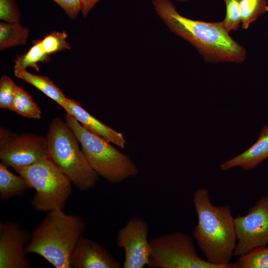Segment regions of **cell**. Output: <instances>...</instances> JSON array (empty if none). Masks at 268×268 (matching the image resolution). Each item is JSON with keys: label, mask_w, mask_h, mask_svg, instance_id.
<instances>
[{"label": "cell", "mask_w": 268, "mask_h": 268, "mask_svg": "<svg viewBox=\"0 0 268 268\" xmlns=\"http://www.w3.org/2000/svg\"><path fill=\"white\" fill-rule=\"evenodd\" d=\"M156 14L168 28L193 46L209 63H240L246 49L236 42L220 22L190 19L177 11L172 0H151Z\"/></svg>", "instance_id": "6da1fadb"}, {"label": "cell", "mask_w": 268, "mask_h": 268, "mask_svg": "<svg viewBox=\"0 0 268 268\" xmlns=\"http://www.w3.org/2000/svg\"><path fill=\"white\" fill-rule=\"evenodd\" d=\"M193 202L198 216L193 236L206 260L226 268H236L234 263L230 262L237 243L230 206L213 205L204 188L195 192Z\"/></svg>", "instance_id": "7a4b0ae2"}, {"label": "cell", "mask_w": 268, "mask_h": 268, "mask_svg": "<svg viewBox=\"0 0 268 268\" xmlns=\"http://www.w3.org/2000/svg\"><path fill=\"white\" fill-rule=\"evenodd\" d=\"M86 231L79 215L49 211L31 233L26 252L42 257L56 268H71V255Z\"/></svg>", "instance_id": "3957f363"}, {"label": "cell", "mask_w": 268, "mask_h": 268, "mask_svg": "<svg viewBox=\"0 0 268 268\" xmlns=\"http://www.w3.org/2000/svg\"><path fill=\"white\" fill-rule=\"evenodd\" d=\"M48 157L81 191L93 187L99 176L91 168L80 148L79 141L66 121L55 118L46 136Z\"/></svg>", "instance_id": "277c9868"}, {"label": "cell", "mask_w": 268, "mask_h": 268, "mask_svg": "<svg viewBox=\"0 0 268 268\" xmlns=\"http://www.w3.org/2000/svg\"><path fill=\"white\" fill-rule=\"evenodd\" d=\"M65 118L78 138L88 162L99 176L118 184L138 174L137 167L128 155L87 130L70 114L66 113Z\"/></svg>", "instance_id": "5b68a950"}, {"label": "cell", "mask_w": 268, "mask_h": 268, "mask_svg": "<svg viewBox=\"0 0 268 268\" xmlns=\"http://www.w3.org/2000/svg\"><path fill=\"white\" fill-rule=\"evenodd\" d=\"M12 168L35 190L31 202L34 209L48 212L64 208L72 193V183L48 157Z\"/></svg>", "instance_id": "8992f818"}, {"label": "cell", "mask_w": 268, "mask_h": 268, "mask_svg": "<svg viewBox=\"0 0 268 268\" xmlns=\"http://www.w3.org/2000/svg\"><path fill=\"white\" fill-rule=\"evenodd\" d=\"M149 268H226L211 264L197 254L193 239L188 233L177 231L150 240Z\"/></svg>", "instance_id": "52a82bcc"}, {"label": "cell", "mask_w": 268, "mask_h": 268, "mask_svg": "<svg viewBox=\"0 0 268 268\" xmlns=\"http://www.w3.org/2000/svg\"><path fill=\"white\" fill-rule=\"evenodd\" d=\"M46 137L16 134L5 128L0 130V159L7 167H24L48 157Z\"/></svg>", "instance_id": "ba28073f"}, {"label": "cell", "mask_w": 268, "mask_h": 268, "mask_svg": "<svg viewBox=\"0 0 268 268\" xmlns=\"http://www.w3.org/2000/svg\"><path fill=\"white\" fill-rule=\"evenodd\" d=\"M234 222L237 237L234 256L268 245V194L257 201L247 214L237 215Z\"/></svg>", "instance_id": "9c48e42d"}, {"label": "cell", "mask_w": 268, "mask_h": 268, "mask_svg": "<svg viewBox=\"0 0 268 268\" xmlns=\"http://www.w3.org/2000/svg\"><path fill=\"white\" fill-rule=\"evenodd\" d=\"M148 232V223L139 217L131 218L119 230L116 243L125 252L124 268H142L147 266L151 252Z\"/></svg>", "instance_id": "30bf717a"}, {"label": "cell", "mask_w": 268, "mask_h": 268, "mask_svg": "<svg viewBox=\"0 0 268 268\" xmlns=\"http://www.w3.org/2000/svg\"><path fill=\"white\" fill-rule=\"evenodd\" d=\"M31 233L18 223L5 220L0 223V268H30L26 248Z\"/></svg>", "instance_id": "8fae6325"}, {"label": "cell", "mask_w": 268, "mask_h": 268, "mask_svg": "<svg viewBox=\"0 0 268 268\" xmlns=\"http://www.w3.org/2000/svg\"><path fill=\"white\" fill-rule=\"evenodd\" d=\"M73 268H120L119 261L98 242L83 237L77 244L70 258Z\"/></svg>", "instance_id": "7c38bea8"}, {"label": "cell", "mask_w": 268, "mask_h": 268, "mask_svg": "<svg viewBox=\"0 0 268 268\" xmlns=\"http://www.w3.org/2000/svg\"><path fill=\"white\" fill-rule=\"evenodd\" d=\"M63 109L66 113L72 116L90 132L121 148L125 147L126 140L121 133L112 129L92 116L78 102L68 98L66 105Z\"/></svg>", "instance_id": "4fadbf2b"}, {"label": "cell", "mask_w": 268, "mask_h": 268, "mask_svg": "<svg viewBox=\"0 0 268 268\" xmlns=\"http://www.w3.org/2000/svg\"><path fill=\"white\" fill-rule=\"evenodd\" d=\"M268 158V124L261 130L256 141L248 149L237 156L223 162L220 165L222 171L239 167L250 170Z\"/></svg>", "instance_id": "5bb4252c"}, {"label": "cell", "mask_w": 268, "mask_h": 268, "mask_svg": "<svg viewBox=\"0 0 268 268\" xmlns=\"http://www.w3.org/2000/svg\"><path fill=\"white\" fill-rule=\"evenodd\" d=\"M14 74L17 78L35 87L63 108L66 105L68 98L48 77L34 74L26 69H15Z\"/></svg>", "instance_id": "9a60e30c"}, {"label": "cell", "mask_w": 268, "mask_h": 268, "mask_svg": "<svg viewBox=\"0 0 268 268\" xmlns=\"http://www.w3.org/2000/svg\"><path fill=\"white\" fill-rule=\"evenodd\" d=\"M30 188L21 176L13 174L6 166L0 163V198L2 200L21 197Z\"/></svg>", "instance_id": "2e32d148"}, {"label": "cell", "mask_w": 268, "mask_h": 268, "mask_svg": "<svg viewBox=\"0 0 268 268\" xmlns=\"http://www.w3.org/2000/svg\"><path fill=\"white\" fill-rule=\"evenodd\" d=\"M29 30L20 22L0 23V50L1 51L26 44Z\"/></svg>", "instance_id": "e0dca14e"}, {"label": "cell", "mask_w": 268, "mask_h": 268, "mask_svg": "<svg viewBox=\"0 0 268 268\" xmlns=\"http://www.w3.org/2000/svg\"><path fill=\"white\" fill-rule=\"evenodd\" d=\"M9 109L28 118L39 119L41 117V111L32 97L17 85Z\"/></svg>", "instance_id": "ac0fdd59"}, {"label": "cell", "mask_w": 268, "mask_h": 268, "mask_svg": "<svg viewBox=\"0 0 268 268\" xmlns=\"http://www.w3.org/2000/svg\"><path fill=\"white\" fill-rule=\"evenodd\" d=\"M241 26L243 29H247L250 24L259 17L268 12L267 0H241Z\"/></svg>", "instance_id": "d6986e66"}, {"label": "cell", "mask_w": 268, "mask_h": 268, "mask_svg": "<svg viewBox=\"0 0 268 268\" xmlns=\"http://www.w3.org/2000/svg\"><path fill=\"white\" fill-rule=\"evenodd\" d=\"M49 55L42 49L39 40L34 41L33 46L25 54L18 56L15 60V69H26L30 67L38 71L39 63L49 61Z\"/></svg>", "instance_id": "ffe728a7"}, {"label": "cell", "mask_w": 268, "mask_h": 268, "mask_svg": "<svg viewBox=\"0 0 268 268\" xmlns=\"http://www.w3.org/2000/svg\"><path fill=\"white\" fill-rule=\"evenodd\" d=\"M236 268H268V248H256L240 255L234 263Z\"/></svg>", "instance_id": "44dd1931"}, {"label": "cell", "mask_w": 268, "mask_h": 268, "mask_svg": "<svg viewBox=\"0 0 268 268\" xmlns=\"http://www.w3.org/2000/svg\"><path fill=\"white\" fill-rule=\"evenodd\" d=\"M67 34L65 31L53 32L39 40L44 51L48 54L71 49V45L67 42Z\"/></svg>", "instance_id": "7402d4cb"}, {"label": "cell", "mask_w": 268, "mask_h": 268, "mask_svg": "<svg viewBox=\"0 0 268 268\" xmlns=\"http://www.w3.org/2000/svg\"><path fill=\"white\" fill-rule=\"evenodd\" d=\"M226 7V14L221 21L225 29L230 33L236 31L241 23V0H223Z\"/></svg>", "instance_id": "603a6c76"}, {"label": "cell", "mask_w": 268, "mask_h": 268, "mask_svg": "<svg viewBox=\"0 0 268 268\" xmlns=\"http://www.w3.org/2000/svg\"><path fill=\"white\" fill-rule=\"evenodd\" d=\"M16 84L6 75L0 79V108L9 109L13 100Z\"/></svg>", "instance_id": "cb8c5ba5"}, {"label": "cell", "mask_w": 268, "mask_h": 268, "mask_svg": "<svg viewBox=\"0 0 268 268\" xmlns=\"http://www.w3.org/2000/svg\"><path fill=\"white\" fill-rule=\"evenodd\" d=\"M21 13L15 0H0V19L3 22L20 21Z\"/></svg>", "instance_id": "d4e9b609"}, {"label": "cell", "mask_w": 268, "mask_h": 268, "mask_svg": "<svg viewBox=\"0 0 268 268\" xmlns=\"http://www.w3.org/2000/svg\"><path fill=\"white\" fill-rule=\"evenodd\" d=\"M58 4L72 19H75L82 8L81 0H52Z\"/></svg>", "instance_id": "484cf974"}, {"label": "cell", "mask_w": 268, "mask_h": 268, "mask_svg": "<svg viewBox=\"0 0 268 268\" xmlns=\"http://www.w3.org/2000/svg\"><path fill=\"white\" fill-rule=\"evenodd\" d=\"M101 0H83L82 3L81 12L82 15L86 17L94 7L96 3Z\"/></svg>", "instance_id": "4316f807"}, {"label": "cell", "mask_w": 268, "mask_h": 268, "mask_svg": "<svg viewBox=\"0 0 268 268\" xmlns=\"http://www.w3.org/2000/svg\"><path fill=\"white\" fill-rule=\"evenodd\" d=\"M174 0L179 1V2H187L190 0Z\"/></svg>", "instance_id": "83f0119b"}, {"label": "cell", "mask_w": 268, "mask_h": 268, "mask_svg": "<svg viewBox=\"0 0 268 268\" xmlns=\"http://www.w3.org/2000/svg\"><path fill=\"white\" fill-rule=\"evenodd\" d=\"M83 0H81V2H82V1H83Z\"/></svg>", "instance_id": "f1b7e54d"}]
</instances>
